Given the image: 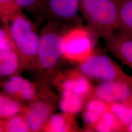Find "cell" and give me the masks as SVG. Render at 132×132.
I'll return each instance as SVG.
<instances>
[{
	"mask_svg": "<svg viewBox=\"0 0 132 132\" xmlns=\"http://www.w3.org/2000/svg\"><path fill=\"white\" fill-rule=\"evenodd\" d=\"M14 44L22 68L36 66L39 35L31 20L20 10L2 23Z\"/></svg>",
	"mask_w": 132,
	"mask_h": 132,
	"instance_id": "cell-1",
	"label": "cell"
},
{
	"mask_svg": "<svg viewBox=\"0 0 132 132\" xmlns=\"http://www.w3.org/2000/svg\"><path fill=\"white\" fill-rule=\"evenodd\" d=\"M117 0H80L79 12L87 25L105 38L117 29Z\"/></svg>",
	"mask_w": 132,
	"mask_h": 132,
	"instance_id": "cell-2",
	"label": "cell"
},
{
	"mask_svg": "<svg viewBox=\"0 0 132 132\" xmlns=\"http://www.w3.org/2000/svg\"><path fill=\"white\" fill-rule=\"evenodd\" d=\"M99 37L87 25L81 23L67 25L62 33L63 57L80 62L94 52Z\"/></svg>",
	"mask_w": 132,
	"mask_h": 132,
	"instance_id": "cell-3",
	"label": "cell"
},
{
	"mask_svg": "<svg viewBox=\"0 0 132 132\" xmlns=\"http://www.w3.org/2000/svg\"><path fill=\"white\" fill-rule=\"evenodd\" d=\"M66 26L47 22L39 35L36 66L42 71H52L63 57L62 33Z\"/></svg>",
	"mask_w": 132,
	"mask_h": 132,
	"instance_id": "cell-4",
	"label": "cell"
},
{
	"mask_svg": "<svg viewBox=\"0 0 132 132\" xmlns=\"http://www.w3.org/2000/svg\"><path fill=\"white\" fill-rule=\"evenodd\" d=\"M80 0H40L36 14L40 19L63 26L81 23Z\"/></svg>",
	"mask_w": 132,
	"mask_h": 132,
	"instance_id": "cell-5",
	"label": "cell"
},
{
	"mask_svg": "<svg viewBox=\"0 0 132 132\" xmlns=\"http://www.w3.org/2000/svg\"><path fill=\"white\" fill-rule=\"evenodd\" d=\"M79 72L88 79L103 82L123 79V73L110 58L93 52L79 62Z\"/></svg>",
	"mask_w": 132,
	"mask_h": 132,
	"instance_id": "cell-6",
	"label": "cell"
},
{
	"mask_svg": "<svg viewBox=\"0 0 132 132\" xmlns=\"http://www.w3.org/2000/svg\"><path fill=\"white\" fill-rule=\"evenodd\" d=\"M94 94L95 98L108 105L130 102L131 98L130 86L124 80L103 82L95 88Z\"/></svg>",
	"mask_w": 132,
	"mask_h": 132,
	"instance_id": "cell-7",
	"label": "cell"
},
{
	"mask_svg": "<svg viewBox=\"0 0 132 132\" xmlns=\"http://www.w3.org/2000/svg\"><path fill=\"white\" fill-rule=\"evenodd\" d=\"M52 107L47 100L38 98L24 106L22 112L28 123L30 132L42 130L48 118L52 114Z\"/></svg>",
	"mask_w": 132,
	"mask_h": 132,
	"instance_id": "cell-8",
	"label": "cell"
},
{
	"mask_svg": "<svg viewBox=\"0 0 132 132\" xmlns=\"http://www.w3.org/2000/svg\"><path fill=\"white\" fill-rule=\"evenodd\" d=\"M106 45L114 55H117L126 65L132 67V34L119 31L104 38Z\"/></svg>",
	"mask_w": 132,
	"mask_h": 132,
	"instance_id": "cell-9",
	"label": "cell"
},
{
	"mask_svg": "<svg viewBox=\"0 0 132 132\" xmlns=\"http://www.w3.org/2000/svg\"><path fill=\"white\" fill-rule=\"evenodd\" d=\"M22 68L20 57L15 50L0 52V77L17 75Z\"/></svg>",
	"mask_w": 132,
	"mask_h": 132,
	"instance_id": "cell-10",
	"label": "cell"
},
{
	"mask_svg": "<svg viewBox=\"0 0 132 132\" xmlns=\"http://www.w3.org/2000/svg\"><path fill=\"white\" fill-rule=\"evenodd\" d=\"M85 97L69 90H62L59 108L62 113L73 116L79 113L85 103Z\"/></svg>",
	"mask_w": 132,
	"mask_h": 132,
	"instance_id": "cell-11",
	"label": "cell"
},
{
	"mask_svg": "<svg viewBox=\"0 0 132 132\" xmlns=\"http://www.w3.org/2000/svg\"><path fill=\"white\" fill-rule=\"evenodd\" d=\"M62 90H69L86 97L91 91V85L87 77L80 72L66 77L61 84Z\"/></svg>",
	"mask_w": 132,
	"mask_h": 132,
	"instance_id": "cell-12",
	"label": "cell"
},
{
	"mask_svg": "<svg viewBox=\"0 0 132 132\" xmlns=\"http://www.w3.org/2000/svg\"><path fill=\"white\" fill-rule=\"evenodd\" d=\"M117 29L132 33V0H117Z\"/></svg>",
	"mask_w": 132,
	"mask_h": 132,
	"instance_id": "cell-13",
	"label": "cell"
},
{
	"mask_svg": "<svg viewBox=\"0 0 132 132\" xmlns=\"http://www.w3.org/2000/svg\"><path fill=\"white\" fill-rule=\"evenodd\" d=\"M109 110L108 104L96 98L90 99L85 106L83 113L84 122L87 126L93 127Z\"/></svg>",
	"mask_w": 132,
	"mask_h": 132,
	"instance_id": "cell-14",
	"label": "cell"
},
{
	"mask_svg": "<svg viewBox=\"0 0 132 132\" xmlns=\"http://www.w3.org/2000/svg\"><path fill=\"white\" fill-rule=\"evenodd\" d=\"M72 116L65 113H55L49 117L43 128V131L66 132L72 129Z\"/></svg>",
	"mask_w": 132,
	"mask_h": 132,
	"instance_id": "cell-15",
	"label": "cell"
},
{
	"mask_svg": "<svg viewBox=\"0 0 132 132\" xmlns=\"http://www.w3.org/2000/svg\"><path fill=\"white\" fill-rule=\"evenodd\" d=\"M24 106L10 96L0 93V119H6L22 112Z\"/></svg>",
	"mask_w": 132,
	"mask_h": 132,
	"instance_id": "cell-16",
	"label": "cell"
},
{
	"mask_svg": "<svg viewBox=\"0 0 132 132\" xmlns=\"http://www.w3.org/2000/svg\"><path fill=\"white\" fill-rule=\"evenodd\" d=\"M109 108L123 127H127L132 123V109L129 102L114 103L109 105Z\"/></svg>",
	"mask_w": 132,
	"mask_h": 132,
	"instance_id": "cell-17",
	"label": "cell"
},
{
	"mask_svg": "<svg viewBox=\"0 0 132 132\" xmlns=\"http://www.w3.org/2000/svg\"><path fill=\"white\" fill-rule=\"evenodd\" d=\"M93 127L96 132H111L121 130L123 126L113 113L109 110L94 124Z\"/></svg>",
	"mask_w": 132,
	"mask_h": 132,
	"instance_id": "cell-18",
	"label": "cell"
},
{
	"mask_svg": "<svg viewBox=\"0 0 132 132\" xmlns=\"http://www.w3.org/2000/svg\"><path fill=\"white\" fill-rule=\"evenodd\" d=\"M27 79L17 75L11 76L2 85L5 94L16 99L17 96L22 90Z\"/></svg>",
	"mask_w": 132,
	"mask_h": 132,
	"instance_id": "cell-19",
	"label": "cell"
},
{
	"mask_svg": "<svg viewBox=\"0 0 132 132\" xmlns=\"http://www.w3.org/2000/svg\"><path fill=\"white\" fill-rule=\"evenodd\" d=\"M30 132L28 123L22 113L5 120V132Z\"/></svg>",
	"mask_w": 132,
	"mask_h": 132,
	"instance_id": "cell-20",
	"label": "cell"
},
{
	"mask_svg": "<svg viewBox=\"0 0 132 132\" xmlns=\"http://www.w3.org/2000/svg\"><path fill=\"white\" fill-rule=\"evenodd\" d=\"M20 10L15 0H0V22L1 23L6 18Z\"/></svg>",
	"mask_w": 132,
	"mask_h": 132,
	"instance_id": "cell-21",
	"label": "cell"
},
{
	"mask_svg": "<svg viewBox=\"0 0 132 132\" xmlns=\"http://www.w3.org/2000/svg\"><path fill=\"white\" fill-rule=\"evenodd\" d=\"M15 50L14 44L5 28L0 27V52Z\"/></svg>",
	"mask_w": 132,
	"mask_h": 132,
	"instance_id": "cell-22",
	"label": "cell"
},
{
	"mask_svg": "<svg viewBox=\"0 0 132 132\" xmlns=\"http://www.w3.org/2000/svg\"><path fill=\"white\" fill-rule=\"evenodd\" d=\"M15 2L20 10L36 14L40 0H15Z\"/></svg>",
	"mask_w": 132,
	"mask_h": 132,
	"instance_id": "cell-23",
	"label": "cell"
},
{
	"mask_svg": "<svg viewBox=\"0 0 132 132\" xmlns=\"http://www.w3.org/2000/svg\"><path fill=\"white\" fill-rule=\"evenodd\" d=\"M0 132H5V120L0 119Z\"/></svg>",
	"mask_w": 132,
	"mask_h": 132,
	"instance_id": "cell-24",
	"label": "cell"
}]
</instances>
